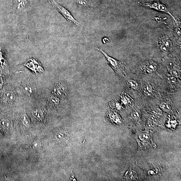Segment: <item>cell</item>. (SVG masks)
<instances>
[{
	"label": "cell",
	"instance_id": "obj_6",
	"mask_svg": "<svg viewBox=\"0 0 181 181\" xmlns=\"http://www.w3.org/2000/svg\"><path fill=\"white\" fill-rule=\"evenodd\" d=\"M20 88L24 94L31 96L36 91V87L32 81L28 79H24L21 81Z\"/></svg>",
	"mask_w": 181,
	"mask_h": 181
},
{
	"label": "cell",
	"instance_id": "obj_7",
	"mask_svg": "<svg viewBox=\"0 0 181 181\" xmlns=\"http://www.w3.org/2000/svg\"><path fill=\"white\" fill-rule=\"evenodd\" d=\"M53 93L54 96L59 98L66 99L68 97V87L65 83L62 82H60L56 84Z\"/></svg>",
	"mask_w": 181,
	"mask_h": 181
},
{
	"label": "cell",
	"instance_id": "obj_9",
	"mask_svg": "<svg viewBox=\"0 0 181 181\" xmlns=\"http://www.w3.org/2000/svg\"><path fill=\"white\" fill-rule=\"evenodd\" d=\"M159 46L163 52L169 53L172 50L173 44L170 38L167 36H164L159 38Z\"/></svg>",
	"mask_w": 181,
	"mask_h": 181
},
{
	"label": "cell",
	"instance_id": "obj_5",
	"mask_svg": "<svg viewBox=\"0 0 181 181\" xmlns=\"http://www.w3.org/2000/svg\"><path fill=\"white\" fill-rule=\"evenodd\" d=\"M0 99L5 103H11L16 99V94L12 89L5 87L1 92Z\"/></svg>",
	"mask_w": 181,
	"mask_h": 181
},
{
	"label": "cell",
	"instance_id": "obj_12",
	"mask_svg": "<svg viewBox=\"0 0 181 181\" xmlns=\"http://www.w3.org/2000/svg\"><path fill=\"white\" fill-rule=\"evenodd\" d=\"M167 82L169 87L171 89L175 88L179 84L177 78L173 75H169L167 78Z\"/></svg>",
	"mask_w": 181,
	"mask_h": 181
},
{
	"label": "cell",
	"instance_id": "obj_15",
	"mask_svg": "<svg viewBox=\"0 0 181 181\" xmlns=\"http://www.w3.org/2000/svg\"><path fill=\"white\" fill-rule=\"evenodd\" d=\"M48 102L51 106H56L59 104V98L54 95L48 99Z\"/></svg>",
	"mask_w": 181,
	"mask_h": 181
},
{
	"label": "cell",
	"instance_id": "obj_20",
	"mask_svg": "<svg viewBox=\"0 0 181 181\" xmlns=\"http://www.w3.org/2000/svg\"><path fill=\"white\" fill-rule=\"evenodd\" d=\"M0 125L4 128L7 129L9 128L10 126V122L8 120L3 119L0 120Z\"/></svg>",
	"mask_w": 181,
	"mask_h": 181
},
{
	"label": "cell",
	"instance_id": "obj_13",
	"mask_svg": "<svg viewBox=\"0 0 181 181\" xmlns=\"http://www.w3.org/2000/svg\"><path fill=\"white\" fill-rule=\"evenodd\" d=\"M77 4L80 8H86L95 7L94 4L88 0H77Z\"/></svg>",
	"mask_w": 181,
	"mask_h": 181
},
{
	"label": "cell",
	"instance_id": "obj_1",
	"mask_svg": "<svg viewBox=\"0 0 181 181\" xmlns=\"http://www.w3.org/2000/svg\"><path fill=\"white\" fill-rule=\"evenodd\" d=\"M97 49L104 54L106 59L107 63L112 68L116 73L121 78H124L125 75L126 69L125 63L119 61L109 56L106 53L101 49L97 48Z\"/></svg>",
	"mask_w": 181,
	"mask_h": 181
},
{
	"label": "cell",
	"instance_id": "obj_18",
	"mask_svg": "<svg viewBox=\"0 0 181 181\" xmlns=\"http://www.w3.org/2000/svg\"><path fill=\"white\" fill-rule=\"evenodd\" d=\"M128 86L133 90H137L138 88V84L137 81L134 79H129L127 82Z\"/></svg>",
	"mask_w": 181,
	"mask_h": 181
},
{
	"label": "cell",
	"instance_id": "obj_19",
	"mask_svg": "<svg viewBox=\"0 0 181 181\" xmlns=\"http://www.w3.org/2000/svg\"><path fill=\"white\" fill-rule=\"evenodd\" d=\"M160 107L163 110L166 112L170 113L171 110V105L167 102H162L160 105Z\"/></svg>",
	"mask_w": 181,
	"mask_h": 181
},
{
	"label": "cell",
	"instance_id": "obj_3",
	"mask_svg": "<svg viewBox=\"0 0 181 181\" xmlns=\"http://www.w3.org/2000/svg\"><path fill=\"white\" fill-rule=\"evenodd\" d=\"M139 4L143 7L148 9H153L159 11L164 12L170 15L176 23L177 21L173 15L169 11L166 6L160 2L159 0H156L155 2L152 3L140 2Z\"/></svg>",
	"mask_w": 181,
	"mask_h": 181
},
{
	"label": "cell",
	"instance_id": "obj_17",
	"mask_svg": "<svg viewBox=\"0 0 181 181\" xmlns=\"http://www.w3.org/2000/svg\"><path fill=\"white\" fill-rule=\"evenodd\" d=\"M7 66V63L5 58L4 51L0 46V67H5Z\"/></svg>",
	"mask_w": 181,
	"mask_h": 181
},
{
	"label": "cell",
	"instance_id": "obj_22",
	"mask_svg": "<svg viewBox=\"0 0 181 181\" xmlns=\"http://www.w3.org/2000/svg\"><path fill=\"white\" fill-rule=\"evenodd\" d=\"M4 84V81H3L2 77L0 76V90L2 89Z\"/></svg>",
	"mask_w": 181,
	"mask_h": 181
},
{
	"label": "cell",
	"instance_id": "obj_8",
	"mask_svg": "<svg viewBox=\"0 0 181 181\" xmlns=\"http://www.w3.org/2000/svg\"><path fill=\"white\" fill-rule=\"evenodd\" d=\"M158 65L153 60H149L144 62L140 65V69L143 73L150 74L154 73L157 70Z\"/></svg>",
	"mask_w": 181,
	"mask_h": 181
},
{
	"label": "cell",
	"instance_id": "obj_16",
	"mask_svg": "<svg viewBox=\"0 0 181 181\" xmlns=\"http://www.w3.org/2000/svg\"><path fill=\"white\" fill-rule=\"evenodd\" d=\"M32 114L33 116L39 120L42 119L44 117L43 111L41 109H36L33 110Z\"/></svg>",
	"mask_w": 181,
	"mask_h": 181
},
{
	"label": "cell",
	"instance_id": "obj_4",
	"mask_svg": "<svg viewBox=\"0 0 181 181\" xmlns=\"http://www.w3.org/2000/svg\"><path fill=\"white\" fill-rule=\"evenodd\" d=\"M138 141L140 146L143 149L153 147L154 145L152 138L146 133L138 132L137 135Z\"/></svg>",
	"mask_w": 181,
	"mask_h": 181
},
{
	"label": "cell",
	"instance_id": "obj_2",
	"mask_svg": "<svg viewBox=\"0 0 181 181\" xmlns=\"http://www.w3.org/2000/svg\"><path fill=\"white\" fill-rule=\"evenodd\" d=\"M49 1L53 7L62 14L69 22L72 23L78 26H80L81 24L75 19L67 9L60 5L54 0H49Z\"/></svg>",
	"mask_w": 181,
	"mask_h": 181
},
{
	"label": "cell",
	"instance_id": "obj_14",
	"mask_svg": "<svg viewBox=\"0 0 181 181\" xmlns=\"http://www.w3.org/2000/svg\"><path fill=\"white\" fill-rule=\"evenodd\" d=\"M120 99L122 103L125 105H129L132 103L133 99L126 93H122L120 96Z\"/></svg>",
	"mask_w": 181,
	"mask_h": 181
},
{
	"label": "cell",
	"instance_id": "obj_11",
	"mask_svg": "<svg viewBox=\"0 0 181 181\" xmlns=\"http://www.w3.org/2000/svg\"><path fill=\"white\" fill-rule=\"evenodd\" d=\"M154 87L153 84L151 82H147L144 84L142 88L143 94L147 97L151 96L153 93Z\"/></svg>",
	"mask_w": 181,
	"mask_h": 181
},
{
	"label": "cell",
	"instance_id": "obj_10",
	"mask_svg": "<svg viewBox=\"0 0 181 181\" xmlns=\"http://www.w3.org/2000/svg\"><path fill=\"white\" fill-rule=\"evenodd\" d=\"M30 0H13V11L15 13H20L28 7Z\"/></svg>",
	"mask_w": 181,
	"mask_h": 181
},
{
	"label": "cell",
	"instance_id": "obj_21",
	"mask_svg": "<svg viewBox=\"0 0 181 181\" xmlns=\"http://www.w3.org/2000/svg\"><path fill=\"white\" fill-rule=\"evenodd\" d=\"M132 116L134 119L138 120L140 119V114L137 111H134L132 112Z\"/></svg>",
	"mask_w": 181,
	"mask_h": 181
}]
</instances>
